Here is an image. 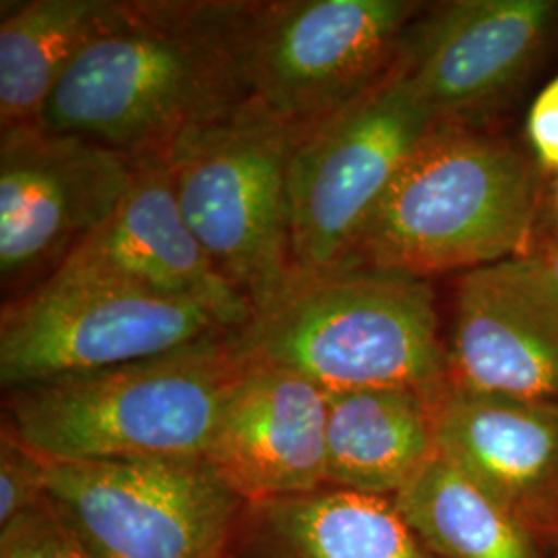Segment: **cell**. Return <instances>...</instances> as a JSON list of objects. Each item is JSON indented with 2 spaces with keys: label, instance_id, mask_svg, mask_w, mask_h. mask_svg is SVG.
I'll return each mask as SVG.
<instances>
[{
  "label": "cell",
  "instance_id": "obj_1",
  "mask_svg": "<svg viewBox=\"0 0 558 558\" xmlns=\"http://www.w3.org/2000/svg\"><path fill=\"white\" fill-rule=\"evenodd\" d=\"M244 0H137L62 77L41 129L77 135L135 163L180 145L251 101Z\"/></svg>",
  "mask_w": 558,
  "mask_h": 558
},
{
  "label": "cell",
  "instance_id": "obj_2",
  "mask_svg": "<svg viewBox=\"0 0 558 558\" xmlns=\"http://www.w3.org/2000/svg\"><path fill=\"white\" fill-rule=\"evenodd\" d=\"M248 364L234 331L151 359L2 391V422L46 459L203 461Z\"/></svg>",
  "mask_w": 558,
  "mask_h": 558
},
{
  "label": "cell",
  "instance_id": "obj_3",
  "mask_svg": "<svg viewBox=\"0 0 558 558\" xmlns=\"http://www.w3.org/2000/svg\"><path fill=\"white\" fill-rule=\"evenodd\" d=\"M251 359L313 380L327 396L359 389L447 391V352L428 279L350 263L299 276L234 331Z\"/></svg>",
  "mask_w": 558,
  "mask_h": 558
},
{
  "label": "cell",
  "instance_id": "obj_4",
  "mask_svg": "<svg viewBox=\"0 0 558 558\" xmlns=\"http://www.w3.org/2000/svg\"><path fill=\"white\" fill-rule=\"evenodd\" d=\"M538 172L505 141L437 124L393 180L352 263L428 279L525 255Z\"/></svg>",
  "mask_w": 558,
  "mask_h": 558
},
{
  "label": "cell",
  "instance_id": "obj_5",
  "mask_svg": "<svg viewBox=\"0 0 558 558\" xmlns=\"http://www.w3.org/2000/svg\"><path fill=\"white\" fill-rule=\"evenodd\" d=\"M292 143L294 129L248 101L168 160L184 220L253 315L299 278L288 203Z\"/></svg>",
  "mask_w": 558,
  "mask_h": 558
},
{
  "label": "cell",
  "instance_id": "obj_6",
  "mask_svg": "<svg viewBox=\"0 0 558 558\" xmlns=\"http://www.w3.org/2000/svg\"><path fill=\"white\" fill-rule=\"evenodd\" d=\"M437 124L393 66L359 100L294 129L288 203L299 276H319L354 260L380 201Z\"/></svg>",
  "mask_w": 558,
  "mask_h": 558
},
{
  "label": "cell",
  "instance_id": "obj_7",
  "mask_svg": "<svg viewBox=\"0 0 558 558\" xmlns=\"http://www.w3.org/2000/svg\"><path fill=\"white\" fill-rule=\"evenodd\" d=\"M418 2H246L242 59L251 101L304 129L359 100L396 66Z\"/></svg>",
  "mask_w": 558,
  "mask_h": 558
},
{
  "label": "cell",
  "instance_id": "obj_8",
  "mask_svg": "<svg viewBox=\"0 0 558 558\" xmlns=\"http://www.w3.org/2000/svg\"><path fill=\"white\" fill-rule=\"evenodd\" d=\"M221 331L232 329L199 302L60 267L4 302L0 387L160 356Z\"/></svg>",
  "mask_w": 558,
  "mask_h": 558
},
{
  "label": "cell",
  "instance_id": "obj_9",
  "mask_svg": "<svg viewBox=\"0 0 558 558\" xmlns=\"http://www.w3.org/2000/svg\"><path fill=\"white\" fill-rule=\"evenodd\" d=\"M46 497L98 558H230L246 507L182 459H46Z\"/></svg>",
  "mask_w": 558,
  "mask_h": 558
},
{
  "label": "cell",
  "instance_id": "obj_10",
  "mask_svg": "<svg viewBox=\"0 0 558 558\" xmlns=\"http://www.w3.org/2000/svg\"><path fill=\"white\" fill-rule=\"evenodd\" d=\"M137 163L100 143L34 126L0 135V278L29 292L117 211ZM15 292V290H13ZM23 292V294H25Z\"/></svg>",
  "mask_w": 558,
  "mask_h": 558
},
{
  "label": "cell",
  "instance_id": "obj_11",
  "mask_svg": "<svg viewBox=\"0 0 558 558\" xmlns=\"http://www.w3.org/2000/svg\"><path fill=\"white\" fill-rule=\"evenodd\" d=\"M447 387L519 401H558V296L527 255L461 274Z\"/></svg>",
  "mask_w": 558,
  "mask_h": 558
},
{
  "label": "cell",
  "instance_id": "obj_12",
  "mask_svg": "<svg viewBox=\"0 0 558 558\" xmlns=\"http://www.w3.org/2000/svg\"><path fill=\"white\" fill-rule=\"evenodd\" d=\"M558 20L555 0H456L414 21L398 71L439 124L495 100L523 75Z\"/></svg>",
  "mask_w": 558,
  "mask_h": 558
},
{
  "label": "cell",
  "instance_id": "obj_13",
  "mask_svg": "<svg viewBox=\"0 0 558 558\" xmlns=\"http://www.w3.org/2000/svg\"><path fill=\"white\" fill-rule=\"evenodd\" d=\"M327 408L313 380L248 356L203 463L246 505L323 488Z\"/></svg>",
  "mask_w": 558,
  "mask_h": 558
},
{
  "label": "cell",
  "instance_id": "obj_14",
  "mask_svg": "<svg viewBox=\"0 0 558 558\" xmlns=\"http://www.w3.org/2000/svg\"><path fill=\"white\" fill-rule=\"evenodd\" d=\"M440 458L558 550V401H519L447 387L435 403Z\"/></svg>",
  "mask_w": 558,
  "mask_h": 558
},
{
  "label": "cell",
  "instance_id": "obj_15",
  "mask_svg": "<svg viewBox=\"0 0 558 558\" xmlns=\"http://www.w3.org/2000/svg\"><path fill=\"white\" fill-rule=\"evenodd\" d=\"M60 267L199 302L232 331L253 319L251 304L221 276L184 220L166 161L137 163L117 211Z\"/></svg>",
  "mask_w": 558,
  "mask_h": 558
},
{
  "label": "cell",
  "instance_id": "obj_16",
  "mask_svg": "<svg viewBox=\"0 0 558 558\" xmlns=\"http://www.w3.org/2000/svg\"><path fill=\"white\" fill-rule=\"evenodd\" d=\"M230 558H440L391 499L323 486L244 507Z\"/></svg>",
  "mask_w": 558,
  "mask_h": 558
},
{
  "label": "cell",
  "instance_id": "obj_17",
  "mask_svg": "<svg viewBox=\"0 0 558 558\" xmlns=\"http://www.w3.org/2000/svg\"><path fill=\"white\" fill-rule=\"evenodd\" d=\"M327 398L325 486L393 500L439 456L437 399L398 387Z\"/></svg>",
  "mask_w": 558,
  "mask_h": 558
},
{
  "label": "cell",
  "instance_id": "obj_18",
  "mask_svg": "<svg viewBox=\"0 0 558 558\" xmlns=\"http://www.w3.org/2000/svg\"><path fill=\"white\" fill-rule=\"evenodd\" d=\"M131 2L21 0L2 2L0 131L34 126L81 54L119 27Z\"/></svg>",
  "mask_w": 558,
  "mask_h": 558
},
{
  "label": "cell",
  "instance_id": "obj_19",
  "mask_svg": "<svg viewBox=\"0 0 558 558\" xmlns=\"http://www.w3.org/2000/svg\"><path fill=\"white\" fill-rule=\"evenodd\" d=\"M393 505L440 558H550L525 527L447 459H433Z\"/></svg>",
  "mask_w": 558,
  "mask_h": 558
},
{
  "label": "cell",
  "instance_id": "obj_20",
  "mask_svg": "<svg viewBox=\"0 0 558 558\" xmlns=\"http://www.w3.org/2000/svg\"><path fill=\"white\" fill-rule=\"evenodd\" d=\"M46 500V459L2 422L0 426V527Z\"/></svg>",
  "mask_w": 558,
  "mask_h": 558
},
{
  "label": "cell",
  "instance_id": "obj_21",
  "mask_svg": "<svg viewBox=\"0 0 558 558\" xmlns=\"http://www.w3.org/2000/svg\"><path fill=\"white\" fill-rule=\"evenodd\" d=\"M0 558L94 557L46 497L36 509L0 527Z\"/></svg>",
  "mask_w": 558,
  "mask_h": 558
},
{
  "label": "cell",
  "instance_id": "obj_22",
  "mask_svg": "<svg viewBox=\"0 0 558 558\" xmlns=\"http://www.w3.org/2000/svg\"><path fill=\"white\" fill-rule=\"evenodd\" d=\"M525 126L539 166L555 174L558 172V73L536 96Z\"/></svg>",
  "mask_w": 558,
  "mask_h": 558
},
{
  "label": "cell",
  "instance_id": "obj_23",
  "mask_svg": "<svg viewBox=\"0 0 558 558\" xmlns=\"http://www.w3.org/2000/svg\"><path fill=\"white\" fill-rule=\"evenodd\" d=\"M527 257L536 265L539 276L546 279V283L558 296V239L546 240L538 253L527 255Z\"/></svg>",
  "mask_w": 558,
  "mask_h": 558
},
{
  "label": "cell",
  "instance_id": "obj_24",
  "mask_svg": "<svg viewBox=\"0 0 558 558\" xmlns=\"http://www.w3.org/2000/svg\"><path fill=\"white\" fill-rule=\"evenodd\" d=\"M542 223L548 239H558V172L553 174L542 201Z\"/></svg>",
  "mask_w": 558,
  "mask_h": 558
},
{
  "label": "cell",
  "instance_id": "obj_25",
  "mask_svg": "<svg viewBox=\"0 0 558 558\" xmlns=\"http://www.w3.org/2000/svg\"><path fill=\"white\" fill-rule=\"evenodd\" d=\"M550 558H558V550H557V553H555V555H553V557H550Z\"/></svg>",
  "mask_w": 558,
  "mask_h": 558
}]
</instances>
